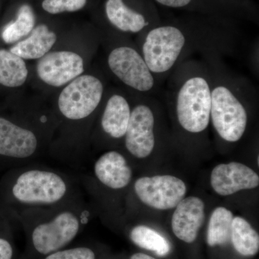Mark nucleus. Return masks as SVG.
I'll use <instances>...</instances> for the list:
<instances>
[{"label":"nucleus","instance_id":"nucleus-1","mask_svg":"<svg viewBox=\"0 0 259 259\" xmlns=\"http://www.w3.org/2000/svg\"><path fill=\"white\" fill-rule=\"evenodd\" d=\"M238 40L229 32L157 25L143 34L139 50L158 81L168 77L179 64L196 53L221 56L233 54Z\"/></svg>","mask_w":259,"mask_h":259},{"label":"nucleus","instance_id":"nucleus-2","mask_svg":"<svg viewBox=\"0 0 259 259\" xmlns=\"http://www.w3.org/2000/svg\"><path fill=\"white\" fill-rule=\"evenodd\" d=\"M208 66L211 83L210 121L218 136L228 143L242 139L248 125L247 103L256 97L249 83L232 74L221 56H202Z\"/></svg>","mask_w":259,"mask_h":259},{"label":"nucleus","instance_id":"nucleus-3","mask_svg":"<svg viewBox=\"0 0 259 259\" xmlns=\"http://www.w3.org/2000/svg\"><path fill=\"white\" fill-rule=\"evenodd\" d=\"M107 64L124 84L138 93L152 95L157 81L148 68L139 49L121 46L110 51Z\"/></svg>","mask_w":259,"mask_h":259},{"label":"nucleus","instance_id":"nucleus-4","mask_svg":"<svg viewBox=\"0 0 259 259\" xmlns=\"http://www.w3.org/2000/svg\"><path fill=\"white\" fill-rule=\"evenodd\" d=\"M104 86L93 75H82L73 80L61 92L59 107L70 120H81L91 115L101 102Z\"/></svg>","mask_w":259,"mask_h":259},{"label":"nucleus","instance_id":"nucleus-5","mask_svg":"<svg viewBox=\"0 0 259 259\" xmlns=\"http://www.w3.org/2000/svg\"><path fill=\"white\" fill-rule=\"evenodd\" d=\"M140 101L131 109V117L125 135V146L138 158L148 157L156 145V115L152 95H143Z\"/></svg>","mask_w":259,"mask_h":259},{"label":"nucleus","instance_id":"nucleus-6","mask_svg":"<svg viewBox=\"0 0 259 259\" xmlns=\"http://www.w3.org/2000/svg\"><path fill=\"white\" fill-rule=\"evenodd\" d=\"M64 181L52 172L31 170L20 175L13 189L15 198L24 203L52 204L64 197Z\"/></svg>","mask_w":259,"mask_h":259},{"label":"nucleus","instance_id":"nucleus-7","mask_svg":"<svg viewBox=\"0 0 259 259\" xmlns=\"http://www.w3.org/2000/svg\"><path fill=\"white\" fill-rule=\"evenodd\" d=\"M134 188L143 203L161 210L176 207L187 192L185 182L170 175L142 177L136 181Z\"/></svg>","mask_w":259,"mask_h":259},{"label":"nucleus","instance_id":"nucleus-8","mask_svg":"<svg viewBox=\"0 0 259 259\" xmlns=\"http://www.w3.org/2000/svg\"><path fill=\"white\" fill-rule=\"evenodd\" d=\"M79 229L78 218L71 212H62L51 222L39 225L35 228L32 243L39 253L49 254L72 241Z\"/></svg>","mask_w":259,"mask_h":259},{"label":"nucleus","instance_id":"nucleus-9","mask_svg":"<svg viewBox=\"0 0 259 259\" xmlns=\"http://www.w3.org/2000/svg\"><path fill=\"white\" fill-rule=\"evenodd\" d=\"M83 72L82 58L71 51L48 53L37 64L39 77L51 86H63Z\"/></svg>","mask_w":259,"mask_h":259},{"label":"nucleus","instance_id":"nucleus-10","mask_svg":"<svg viewBox=\"0 0 259 259\" xmlns=\"http://www.w3.org/2000/svg\"><path fill=\"white\" fill-rule=\"evenodd\" d=\"M211 186L221 196H228L243 190L256 188L259 177L250 167L238 162L220 164L211 173Z\"/></svg>","mask_w":259,"mask_h":259},{"label":"nucleus","instance_id":"nucleus-11","mask_svg":"<svg viewBox=\"0 0 259 259\" xmlns=\"http://www.w3.org/2000/svg\"><path fill=\"white\" fill-rule=\"evenodd\" d=\"M204 218L203 201L197 197H187L177 204L172 216V231L181 241L193 243L203 225Z\"/></svg>","mask_w":259,"mask_h":259},{"label":"nucleus","instance_id":"nucleus-12","mask_svg":"<svg viewBox=\"0 0 259 259\" xmlns=\"http://www.w3.org/2000/svg\"><path fill=\"white\" fill-rule=\"evenodd\" d=\"M33 133L0 117V155L25 158L32 156L37 148Z\"/></svg>","mask_w":259,"mask_h":259},{"label":"nucleus","instance_id":"nucleus-13","mask_svg":"<svg viewBox=\"0 0 259 259\" xmlns=\"http://www.w3.org/2000/svg\"><path fill=\"white\" fill-rule=\"evenodd\" d=\"M95 172L103 185L113 190L124 188L132 178L131 167L123 156L117 151L102 155L95 163Z\"/></svg>","mask_w":259,"mask_h":259},{"label":"nucleus","instance_id":"nucleus-14","mask_svg":"<svg viewBox=\"0 0 259 259\" xmlns=\"http://www.w3.org/2000/svg\"><path fill=\"white\" fill-rule=\"evenodd\" d=\"M105 12L110 23L120 31L143 35L153 28L146 15L130 8L123 0H107Z\"/></svg>","mask_w":259,"mask_h":259},{"label":"nucleus","instance_id":"nucleus-15","mask_svg":"<svg viewBox=\"0 0 259 259\" xmlns=\"http://www.w3.org/2000/svg\"><path fill=\"white\" fill-rule=\"evenodd\" d=\"M131 113V108L127 99L119 94H114L109 97L102 114V129L113 139L124 137Z\"/></svg>","mask_w":259,"mask_h":259},{"label":"nucleus","instance_id":"nucleus-16","mask_svg":"<svg viewBox=\"0 0 259 259\" xmlns=\"http://www.w3.org/2000/svg\"><path fill=\"white\" fill-rule=\"evenodd\" d=\"M55 32L40 24L32 29L31 35L11 48L10 51L23 59H40L48 54L56 41Z\"/></svg>","mask_w":259,"mask_h":259},{"label":"nucleus","instance_id":"nucleus-17","mask_svg":"<svg viewBox=\"0 0 259 259\" xmlns=\"http://www.w3.org/2000/svg\"><path fill=\"white\" fill-rule=\"evenodd\" d=\"M231 241L236 251L243 256H253L258 253V233L244 218H233Z\"/></svg>","mask_w":259,"mask_h":259},{"label":"nucleus","instance_id":"nucleus-18","mask_svg":"<svg viewBox=\"0 0 259 259\" xmlns=\"http://www.w3.org/2000/svg\"><path fill=\"white\" fill-rule=\"evenodd\" d=\"M28 71L25 61L10 51L0 49V84L18 88L26 81Z\"/></svg>","mask_w":259,"mask_h":259},{"label":"nucleus","instance_id":"nucleus-19","mask_svg":"<svg viewBox=\"0 0 259 259\" xmlns=\"http://www.w3.org/2000/svg\"><path fill=\"white\" fill-rule=\"evenodd\" d=\"M233 213L225 207L214 209L209 219L207 241L209 246L224 245L231 241Z\"/></svg>","mask_w":259,"mask_h":259},{"label":"nucleus","instance_id":"nucleus-20","mask_svg":"<svg viewBox=\"0 0 259 259\" xmlns=\"http://www.w3.org/2000/svg\"><path fill=\"white\" fill-rule=\"evenodd\" d=\"M131 239L138 246L154 252L159 256H166L171 251V245L166 238L148 226L135 227L131 232Z\"/></svg>","mask_w":259,"mask_h":259},{"label":"nucleus","instance_id":"nucleus-21","mask_svg":"<svg viewBox=\"0 0 259 259\" xmlns=\"http://www.w3.org/2000/svg\"><path fill=\"white\" fill-rule=\"evenodd\" d=\"M35 16L30 5L20 7L16 20L5 26L2 37L6 44H13L28 35L35 27Z\"/></svg>","mask_w":259,"mask_h":259},{"label":"nucleus","instance_id":"nucleus-22","mask_svg":"<svg viewBox=\"0 0 259 259\" xmlns=\"http://www.w3.org/2000/svg\"><path fill=\"white\" fill-rule=\"evenodd\" d=\"M88 0H44L42 7L51 14L64 12H76L82 9Z\"/></svg>","mask_w":259,"mask_h":259},{"label":"nucleus","instance_id":"nucleus-23","mask_svg":"<svg viewBox=\"0 0 259 259\" xmlns=\"http://www.w3.org/2000/svg\"><path fill=\"white\" fill-rule=\"evenodd\" d=\"M46 259H95V255L90 248H75L56 252Z\"/></svg>","mask_w":259,"mask_h":259},{"label":"nucleus","instance_id":"nucleus-24","mask_svg":"<svg viewBox=\"0 0 259 259\" xmlns=\"http://www.w3.org/2000/svg\"><path fill=\"white\" fill-rule=\"evenodd\" d=\"M158 4L171 8H184L192 4L193 0H155Z\"/></svg>","mask_w":259,"mask_h":259},{"label":"nucleus","instance_id":"nucleus-25","mask_svg":"<svg viewBox=\"0 0 259 259\" xmlns=\"http://www.w3.org/2000/svg\"><path fill=\"white\" fill-rule=\"evenodd\" d=\"M13 248L9 242L0 238V259H12Z\"/></svg>","mask_w":259,"mask_h":259},{"label":"nucleus","instance_id":"nucleus-26","mask_svg":"<svg viewBox=\"0 0 259 259\" xmlns=\"http://www.w3.org/2000/svg\"><path fill=\"white\" fill-rule=\"evenodd\" d=\"M130 259H156V258H153V257L151 256V255L145 254V253H135V254L133 255L132 256H131V258H130Z\"/></svg>","mask_w":259,"mask_h":259}]
</instances>
